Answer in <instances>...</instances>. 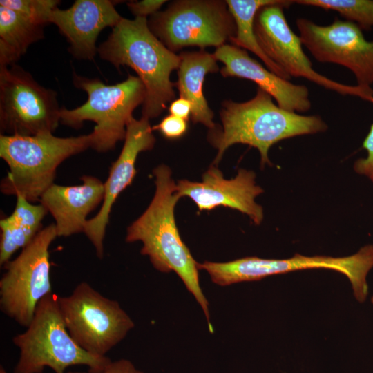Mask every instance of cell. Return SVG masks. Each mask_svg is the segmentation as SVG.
Returning <instances> with one entry per match:
<instances>
[{"instance_id": "cell-1", "label": "cell", "mask_w": 373, "mask_h": 373, "mask_svg": "<svg viewBox=\"0 0 373 373\" xmlns=\"http://www.w3.org/2000/svg\"><path fill=\"white\" fill-rule=\"evenodd\" d=\"M153 173L155 195L144 212L127 228L125 240L141 242L140 253L149 258L157 271L177 274L200 305L209 332L213 333L209 302L200 285L198 262L182 240L175 223L174 210L180 197L171 171L166 165L160 164Z\"/></svg>"}, {"instance_id": "cell-2", "label": "cell", "mask_w": 373, "mask_h": 373, "mask_svg": "<svg viewBox=\"0 0 373 373\" xmlns=\"http://www.w3.org/2000/svg\"><path fill=\"white\" fill-rule=\"evenodd\" d=\"M222 125L210 129L209 142L217 150V166L226 150L235 144L256 148L260 164L271 165L268 153L276 143L296 136L325 132L327 124L318 115H303L280 108L272 97L258 87L255 96L244 102L226 100L220 112Z\"/></svg>"}, {"instance_id": "cell-3", "label": "cell", "mask_w": 373, "mask_h": 373, "mask_svg": "<svg viewBox=\"0 0 373 373\" xmlns=\"http://www.w3.org/2000/svg\"><path fill=\"white\" fill-rule=\"evenodd\" d=\"M97 53L117 69L128 66L135 71L146 89L142 117H157L174 100L175 83L170 76L178 68L180 56L151 32L146 18H122L97 47Z\"/></svg>"}, {"instance_id": "cell-4", "label": "cell", "mask_w": 373, "mask_h": 373, "mask_svg": "<svg viewBox=\"0 0 373 373\" xmlns=\"http://www.w3.org/2000/svg\"><path fill=\"white\" fill-rule=\"evenodd\" d=\"M92 133L59 137L52 133L32 136L0 135V157L9 171L0 190L8 195H21L30 202H39L55 182L58 166L68 157L92 148Z\"/></svg>"}, {"instance_id": "cell-5", "label": "cell", "mask_w": 373, "mask_h": 373, "mask_svg": "<svg viewBox=\"0 0 373 373\" xmlns=\"http://www.w3.org/2000/svg\"><path fill=\"white\" fill-rule=\"evenodd\" d=\"M57 297L53 292L44 297L26 331L12 337L19 354L13 373H42L46 367L55 373H66L68 367L75 365L100 373L111 362L107 356L88 353L74 341L64 324Z\"/></svg>"}, {"instance_id": "cell-6", "label": "cell", "mask_w": 373, "mask_h": 373, "mask_svg": "<svg viewBox=\"0 0 373 373\" xmlns=\"http://www.w3.org/2000/svg\"><path fill=\"white\" fill-rule=\"evenodd\" d=\"M73 84L88 94L82 106L60 109V122L73 128H80L84 121H93L92 149L99 153L113 149L118 141L124 140L126 126L133 111L143 104L146 89L137 76L128 75L126 80L113 85L100 79L73 75Z\"/></svg>"}, {"instance_id": "cell-7", "label": "cell", "mask_w": 373, "mask_h": 373, "mask_svg": "<svg viewBox=\"0 0 373 373\" xmlns=\"http://www.w3.org/2000/svg\"><path fill=\"white\" fill-rule=\"evenodd\" d=\"M198 268L206 271L212 282L220 286L256 281L269 276L304 269H331L348 278L354 298L363 303L368 294L367 276L373 268V245H365L356 253L345 257L307 256L299 254L287 259L251 256L226 262L204 261L198 262Z\"/></svg>"}, {"instance_id": "cell-8", "label": "cell", "mask_w": 373, "mask_h": 373, "mask_svg": "<svg viewBox=\"0 0 373 373\" xmlns=\"http://www.w3.org/2000/svg\"><path fill=\"white\" fill-rule=\"evenodd\" d=\"M57 300L71 337L95 356H106L135 326L117 300L103 296L86 281L68 296H58Z\"/></svg>"}, {"instance_id": "cell-9", "label": "cell", "mask_w": 373, "mask_h": 373, "mask_svg": "<svg viewBox=\"0 0 373 373\" xmlns=\"http://www.w3.org/2000/svg\"><path fill=\"white\" fill-rule=\"evenodd\" d=\"M151 32L170 50L188 46L217 48L236 35V26L226 1L179 0L151 16Z\"/></svg>"}, {"instance_id": "cell-10", "label": "cell", "mask_w": 373, "mask_h": 373, "mask_svg": "<svg viewBox=\"0 0 373 373\" xmlns=\"http://www.w3.org/2000/svg\"><path fill=\"white\" fill-rule=\"evenodd\" d=\"M57 237L55 223L49 224L3 265L0 309L21 327L28 326L38 303L52 293L49 248Z\"/></svg>"}, {"instance_id": "cell-11", "label": "cell", "mask_w": 373, "mask_h": 373, "mask_svg": "<svg viewBox=\"0 0 373 373\" xmlns=\"http://www.w3.org/2000/svg\"><path fill=\"white\" fill-rule=\"evenodd\" d=\"M57 93L39 84L21 66H0L1 135L53 133L60 122Z\"/></svg>"}, {"instance_id": "cell-12", "label": "cell", "mask_w": 373, "mask_h": 373, "mask_svg": "<svg viewBox=\"0 0 373 373\" xmlns=\"http://www.w3.org/2000/svg\"><path fill=\"white\" fill-rule=\"evenodd\" d=\"M294 3L283 0L282 3L262 7L257 12L254 24L257 41L274 63L290 77H303L316 84L342 95L359 97L373 104L371 87L351 86L332 80L316 72L303 50V44L289 27L283 9Z\"/></svg>"}, {"instance_id": "cell-13", "label": "cell", "mask_w": 373, "mask_h": 373, "mask_svg": "<svg viewBox=\"0 0 373 373\" xmlns=\"http://www.w3.org/2000/svg\"><path fill=\"white\" fill-rule=\"evenodd\" d=\"M303 45L318 61L343 66L355 76L357 85L373 84V41L365 39L354 23L336 18L318 25L305 18L296 21Z\"/></svg>"}, {"instance_id": "cell-14", "label": "cell", "mask_w": 373, "mask_h": 373, "mask_svg": "<svg viewBox=\"0 0 373 373\" xmlns=\"http://www.w3.org/2000/svg\"><path fill=\"white\" fill-rule=\"evenodd\" d=\"M155 143L149 120L133 117L126 126L122 149L113 162L106 180L104 182V194L97 213L86 222L84 233L94 247L96 256L103 259L104 240L109 222L112 207L119 194L130 186L136 175L135 163L138 155L151 150Z\"/></svg>"}, {"instance_id": "cell-15", "label": "cell", "mask_w": 373, "mask_h": 373, "mask_svg": "<svg viewBox=\"0 0 373 373\" xmlns=\"http://www.w3.org/2000/svg\"><path fill=\"white\" fill-rule=\"evenodd\" d=\"M176 191L180 198L191 199L200 211L226 207L247 215L256 225L264 218L262 207L255 200L264 190L256 184L252 171L240 169L235 178L228 180L212 164L202 175L201 182L178 180Z\"/></svg>"}, {"instance_id": "cell-16", "label": "cell", "mask_w": 373, "mask_h": 373, "mask_svg": "<svg viewBox=\"0 0 373 373\" xmlns=\"http://www.w3.org/2000/svg\"><path fill=\"white\" fill-rule=\"evenodd\" d=\"M122 19L110 0H76L70 8H55L50 23L57 26L69 43L68 50L76 59L93 60L97 52L95 43L100 32L112 28Z\"/></svg>"}, {"instance_id": "cell-17", "label": "cell", "mask_w": 373, "mask_h": 373, "mask_svg": "<svg viewBox=\"0 0 373 373\" xmlns=\"http://www.w3.org/2000/svg\"><path fill=\"white\" fill-rule=\"evenodd\" d=\"M213 55L224 65L220 70L223 77H236L255 82L285 110L296 113L310 110L309 93L305 85L293 84L276 75L251 58L247 50L225 44L216 48Z\"/></svg>"}, {"instance_id": "cell-18", "label": "cell", "mask_w": 373, "mask_h": 373, "mask_svg": "<svg viewBox=\"0 0 373 373\" xmlns=\"http://www.w3.org/2000/svg\"><path fill=\"white\" fill-rule=\"evenodd\" d=\"M82 184H53L42 195L40 203L55 219L57 237L84 233L87 216L103 202L104 182L92 175H83Z\"/></svg>"}, {"instance_id": "cell-19", "label": "cell", "mask_w": 373, "mask_h": 373, "mask_svg": "<svg viewBox=\"0 0 373 373\" xmlns=\"http://www.w3.org/2000/svg\"><path fill=\"white\" fill-rule=\"evenodd\" d=\"M180 61L178 68V81L175 87L179 97L185 98L193 106L192 122L200 123L210 129L216 127L213 119L214 114L209 108L203 92L205 76L219 70L218 60L213 53L204 49L186 51L179 55Z\"/></svg>"}, {"instance_id": "cell-20", "label": "cell", "mask_w": 373, "mask_h": 373, "mask_svg": "<svg viewBox=\"0 0 373 373\" xmlns=\"http://www.w3.org/2000/svg\"><path fill=\"white\" fill-rule=\"evenodd\" d=\"M16 198L14 211L0 220L1 267L33 240L43 229L42 220L48 213L41 203L30 202L21 195Z\"/></svg>"}, {"instance_id": "cell-21", "label": "cell", "mask_w": 373, "mask_h": 373, "mask_svg": "<svg viewBox=\"0 0 373 373\" xmlns=\"http://www.w3.org/2000/svg\"><path fill=\"white\" fill-rule=\"evenodd\" d=\"M43 28L0 6V66L15 64L32 44L44 37Z\"/></svg>"}, {"instance_id": "cell-22", "label": "cell", "mask_w": 373, "mask_h": 373, "mask_svg": "<svg viewBox=\"0 0 373 373\" xmlns=\"http://www.w3.org/2000/svg\"><path fill=\"white\" fill-rule=\"evenodd\" d=\"M283 0H227L228 8L236 26V35L230 39L232 45L255 54L264 63L266 68L289 80L291 77L278 65L269 59L260 48L254 30V19L262 7L278 4Z\"/></svg>"}, {"instance_id": "cell-23", "label": "cell", "mask_w": 373, "mask_h": 373, "mask_svg": "<svg viewBox=\"0 0 373 373\" xmlns=\"http://www.w3.org/2000/svg\"><path fill=\"white\" fill-rule=\"evenodd\" d=\"M294 3L338 12L362 30L373 28V0H298Z\"/></svg>"}, {"instance_id": "cell-24", "label": "cell", "mask_w": 373, "mask_h": 373, "mask_svg": "<svg viewBox=\"0 0 373 373\" xmlns=\"http://www.w3.org/2000/svg\"><path fill=\"white\" fill-rule=\"evenodd\" d=\"M60 2L58 0H1L0 6L17 11L44 27L50 23L51 15Z\"/></svg>"}, {"instance_id": "cell-25", "label": "cell", "mask_w": 373, "mask_h": 373, "mask_svg": "<svg viewBox=\"0 0 373 373\" xmlns=\"http://www.w3.org/2000/svg\"><path fill=\"white\" fill-rule=\"evenodd\" d=\"M187 121L169 115L164 117L159 124L152 126L153 131H158L164 137L175 140L182 137L187 131Z\"/></svg>"}, {"instance_id": "cell-26", "label": "cell", "mask_w": 373, "mask_h": 373, "mask_svg": "<svg viewBox=\"0 0 373 373\" xmlns=\"http://www.w3.org/2000/svg\"><path fill=\"white\" fill-rule=\"evenodd\" d=\"M362 146L367 151V155L356 160L353 168L356 173L367 177L373 183V124Z\"/></svg>"}, {"instance_id": "cell-27", "label": "cell", "mask_w": 373, "mask_h": 373, "mask_svg": "<svg viewBox=\"0 0 373 373\" xmlns=\"http://www.w3.org/2000/svg\"><path fill=\"white\" fill-rule=\"evenodd\" d=\"M165 0H142L140 1H131L127 3L128 8L135 17L146 18L149 15L157 13Z\"/></svg>"}, {"instance_id": "cell-28", "label": "cell", "mask_w": 373, "mask_h": 373, "mask_svg": "<svg viewBox=\"0 0 373 373\" xmlns=\"http://www.w3.org/2000/svg\"><path fill=\"white\" fill-rule=\"evenodd\" d=\"M66 373H90L89 372L68 371ZM100 373H143L137 369L131 361L125 358H121L111 362L105 367Z\"/></svg>"}, {"instance_id": "cell-29", "label": "cell", "mask_w": 373, "mask_h": 373, "mask_svg": "<svg viewBox=\"0 0 373 373\" xmlns=\"http://www.w3.org/2000/svg\"><path fill=\"white\" fill-rule=\"evenodd\" d=\"M193 106L191 102L185 98L179 97L172 101L169 107L171 115L185 120L191 117Z\"/></svg>"}, {"instance_id": "cell-30", "label": "cell", "mask_w": 373, "mask_h": 373, "mask_svg": "<svg viewBox=\"0 0 373 373\" xmlns=\"http://www.w3.org/2000/svg\"><path fill=\"white\" fill-rule=\"evenodd\" d=\"M0 373H8V372L5 370V368L1 366L0 367ZM42 373H44V372H42Z\"/></svg>"}, {"instance_id": "cell-31", "label": "cell", "mask_w": 373, "mask_h": 373, "mask_svg": "<svg viewBox=\"0 0 373 373\" xmlns=\"http://www.w3.org/2000/svg\"><path fill=\"white\" fill-rule=\"evenodd\" d=\"M371 303H372V305H373V296H372V298H371Z\"/></svg>"}]
</instances>
